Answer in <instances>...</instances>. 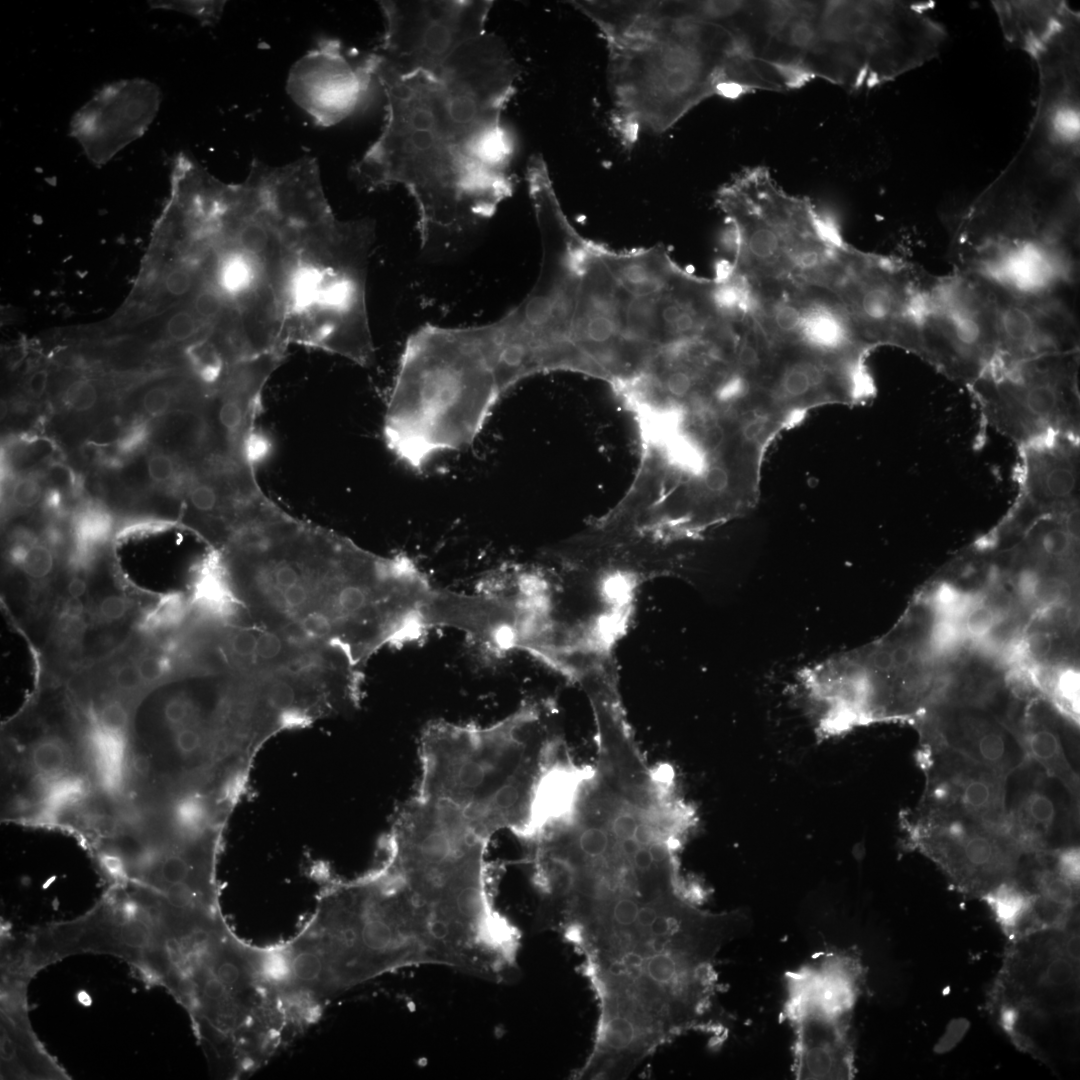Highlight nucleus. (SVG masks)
<instances>
[{
    "label": "nucleus",
    "instance_id": "obj_1",
    "mask_svg": "<svg viewBox=\"0 0 1080 1080\" xmlns=\"http://www.w3.org/2000/svg\"><path fill=\"white\" fill-rule=\"evenodd\" d=\"M519 74L502 39L488 32L436 77L376 74L385 120L351 166L352 179L368 191L405 188L424 246L488 220L514 188V143L502 113Z\"/></svg>",
    "mask_w": 1080,
    "mask_h": 1080
},
{
    "label": "nucleus",
    "instance_id": "obj_2",
    "mask_svg": "<svg viewBox=\"0 0 1080 1080\" xmlns=\"http://www.w3.org/2000/svg\"><path fill=\"white\" fill-rule=\"evenodd\" d=\"M265 742L229 676L163 683L130 709L121 739V793L148 814L205 801L236 805Z\"/></svg>",
    "mask_w": 1080,
    "mask_h": 1080
},
{
    "label": "nucleus",
    "instance_id": "obj_3",
    "mask_svg": "<svg viewBox=\"0 0 1080 1080\" xmlns=\"http://www.w3.org/2000/svg\"><path fill=\"white\" fill-rule=\"evenodd\" d=\"M608 49L611 121L627 147L642 131L665 132L713 95L735 97L744 61L736 35L697 1H644Z\"/></svg>",
    "mask_w": 1080,
    "mask_h": 1080
},
{
    "label": "nucleus",
    "instance_id": "obj_4",
    "mask_svg": "<svg viewBox=\"0 0 1080 1080\" xmlns=\"http://www.w3.org/2000/svg\"><path fill=\"white\" fill-rule=\"evenodd\" d=\"M358 549L284 512L234 536L220 566L247 616L304 649L328 652L338 647V592Z\"/></svg>",
    "mask_w": 1080,
    "mask_h": 1080
},
{
    "label": "nucleus",
    "instance_id": "obj_5",
    "mask_svg": "<svg viewBox=\"0 0 1080 1080\" xmlns=\"http://www.w3.org/2000/svg\"><path fill=\"white\" fill-rule=\"evenodd\" d=\"M639 584L636 572L621 567L590 576L517 567L513 650L527 652L567 679L592 662L613 658Z\"/></svg>",
    "mask_w": 1080,
    "mask_h": 1080
},
{
    "label": "nucleus",
    "instance_id": "obj_6",
    "mask_svg": "<svg viewBox=\"0 0 1080 1080\" xmlns=\"http://www.w3.org/2000/svg\"><path fill=\"white\" fill-rule=\"evenodd\" d=\"M1080 149L1058 134L1029 129L1004 171L970 205L957 238L966 243L1076 245Z\"/></svg>",
    "mask_w": 1080,
    "mask_h": 1080
},
{
    "label": "nucleus",
    "instance_id": "obj_7",
    "mask_svg": "<svg viewBox=\"0 0 1080 1080\" xmlns=\"http://www.w3.org/2000/svg\"><path fill=\"white\" fill-rule=\"evenodd\" d=\"M932 3L820 1L816 43L829 80L851 89L891 81L938 56L945 28Z\"/></svg>",
    "mask_w": 1080,
    "mask_h": 1080
},
{
    "label": "nucleus",
    "instance_id": "obj_8",
    "mask_svg": "<svg viewBox=\"0 0 1080 1080\" xmlns=\"http://www.w3.org/2000/svg\"><path fill=\"white\" fill-rule=\"evenodd\" d=\"M857 957L831 952L786 974L783 1014L794 1030L797 1079H850V1020L862 980Z\"/></svg>",
    "mask_w": 1080,
    "mask_h": 1080
},
{
    "label": "nucleus",
    "instance_id": "obj_9",
    "mask_svg": "<svg viewBox=\"0 0 1080 1080\" xmlns=\"http://www.w3.org/2000/svg\"><path fill=\"white\" fill-rule=\"evenodd\" d=\"M1079 351L996 359L967 388L988 424L1018 446L1044 436L1079 437Z\"/></svg>",
    "mask_w": 1080,
    "mask_h": 1080
},
{
    "label": "nucleus",
    "instance_id": "obj_10",
    "mask_svg": "<svg viewBox=\"0 0 1080 1080\" xmlns=\"http://www.w3.org/2000/svg\"><path fill=\"white\" fill-rule=\"evenodd\" d=\"M717 203L729 224L732 268L752 283L788 281L791 252L826 223L807 199L783 191L762 166L737 174L719 190Z\"/></svg>",
    "mask_w": 1080,
    "mask_h": 1080
},
{
    "label": "nucleus",
    "instance_id": "obj_11",
    "mask_svg": "<svg viewBox=\"0 0 1080 1080\" xmlns=\"http://www.w3.org/2000/svg\"><path fill=\"white\" fill-rule=\"evenodd\" d=\"M909 351L966 386L998 357L992 286L968 271L926 274Z\"/></svg>",
    "mask_w": 1080,
    "mask_h": 1080
},
{
    "label": "nucleus",
    "instance_id": "obj_12",
    "mask_svg": "<svg viewBox=\"0 0 1080 1080\" xmlns=\"http://www.w3.org/2000/svg\"><path fill=\"white\" fill-rule=\"evenodd\" d=\"M491 0L379 1L381 42L369 53L374 77L438 76L450 58L484 35Z\"/></svg>",
    "mask_w": 1080,
    "mask_h": 1080
},
{
    "label": "nucleus",
    "instance_id": "obj_13",
    "mask_svg": "<svg viewBox=\"0 0 1080 1080\" xmlns=\"http://www.w3.org/2000/svg\"><path fill=\"white\" fill-rule=\"evenodd\" d=\"M926 274L899 259L850 248L830 290L865 342L909 350Z\"/></svg>",
    "mask_w": 1080,
    "mask_h": 1080
},
{
    "label": "nucleus",
    "instance_id": "obj_14",
    "mask_svg": "<svg viewBox=\"0 0 1080 1080\" xmlns=\"http://www.w3.org/2000/svg\"><path fill=\"white\" fill-rule=\"evenodd\" d=\"M446 361L457 399L480 418L490 417L503 394L520 378L548 369L505 314L482 325L452 327Z\"/></svg>",
    "mask_w": 1080,
    "mask_h": 1080
},
{
    "label": "nucleus",
    "instance_id": "obj_15",
    "mask_svg": "<svg viewBox=\"0 0 1080 1080\" xmlns=\"http://www.w3.org/2000/svg\"><path fill=\"white\" fill-rule=\"evenodd\" d=\"M907 825L909 843L963 893L981 897L1014 878L1027 855L1005 828L971 819L917 812Z\"/></svg>",
    "mask_w": 1080,
    "mask_h": 1080
},
{
    "label": "nucleus",
    "instance_id": "obj_16",
    "mask_svg": "<svg viewBox=\"0 0 1080 1080\" xmlns=\"http://www.w3.org/2000/svg\"><path fill=\"white\" fill-rule=\"evenodd\" d=\"M959 269L1016 296H1064L1076 280L1075 246L992 243L960 248Z\"/></svg>",
    "mask_w": 1080,
    "mask_h": 1080
},
{
    "label": "nucleus",
    "instance_id": "obj_17",
    "mask_svg": "<svg viewBox=\"0 0 1080 1080\" xmlns=\"http://www.w3.org/2000/svg\"><path fill=\"white\" fill-rule=\"evenodd\" d=\"M160 104V88L147 79L106 84L73 115L70 135L92 164L102 166L145 134Z\"/></svg>",
    "mask_w": 1080,
    "mask_h": 1080
},
{
    "label": "nucleus",
    "instance_id": "obj_18",
    "mask_svg": "<svg viewBox=\"0 0 1080 1080\" xmlns=\"http://www.w3.org/2000/svg\"><path fill=\"white\" fill-rule=\"evenodd\" d=\"M373 79L369 55L352 62L339 40L321 38L291 67L286 91L317 125L329 127L357 110Z\"/></svg>",
    "mask_w": 1080,
    "mask_h": 1080
},
{
    "label": "nucleus",
    "instance_id": "obj_19",
    "mask_svg": "<svg viewBox=\"0 0 1080 1080\" xmlns=\"http://www.w3.org/2000/svg\"><path fill=\"white\" fill-rule=\"evenodd\" d=\"M1076 804V796L1029 759L1006 778L1007 830L1025 854L1072 844Z\"/></svg>",
    "mask_w": 1080,
    "mask_h": 1080
},
{
    "label": "nucleus",
    "instance_id": "obj_20",
    "mask_svg": "<svg viewBox=\"0 0 1080 1080\" xmlns=\"http://www.w3.org/2000/svg\"><path fill=\"white\" fill-rule=\"evenodd\" d=\"M926 746L919 754L926 783L918 812L967 818L1007 830V776L947 749Z\"/></svg>",
    "mask_w": 1080,
    "mask_h": 1080
},
{
    "label": "nucleus",
    "instance_id": "obj_21",
    "mask_svg": "<svg viewBox=\"0 0 1080 1080\" xmlns=\"http://www.w3.org/2000/svg\"><path fill=\"white\" fill-rule=\"evenodd\" d=\"M991 286L997 309L996 359L1019 361L1079 351L1076 316L1064 296L1023 297Z\"/></svg>",
    "mask_w": 1080,
    "mask_h": 1080
},
{
    "label": "nucleus",
    "instance_id": "obj_22",
    "mask_svg": "<svg viewBox=\"0 0 1080 1080\" xmlns=\"http://www.w3.org/2000/svg\"><path fill=\"white\" fill-rule=\"evenodd\" d=\"M1018 448V510L1063 514L1078 507V436L1049 435Z\"/></svg>",
    "mask_w": 1080,
    "mask_h": 1080
},
{
    "label": "nucleus",
    "instance_id": "obj_23",
    "mask_svg": "<svg viewBox=\"0 0 1080 1080\" xmlns=\"http://www.w3.org/2000/svg\"><path fill=\"white\" fill-rule=\"evenodd\" d=\"M927 744L952 751L1004 776L1028 759L1017 735L997 722L975 715L945 722Z\"/></svg>",
    "mask_w": 1080,
    "mask_h": 1080
},
{
    "label": "nucleus",
    "instance_id": "obj_24",
    "mask_svg": "<svg viewBox=\"0 0 1080 1080\" xmlns=\"http://www.w3.org/2000/svg\"><path fill=\"white\" fill-rule=\"evenodd\" d=\"M1004 39L1030 56L1066 21L1065 1H992Z\"/></svg>",
    "mask_w": 1080,
    "mask_h": 1080
},
{
    "label": "nucleus",
    "instance_id": "obj_25",
    "mask_svg": "<svg viewBox=\"0 0 1080 1080\" xmlns=\"http://www.w3.org/2000/svg\"><path fill=\"white\" fill-rule=\"evenodd\" d=\"M600 252L616 280L632 296L662 291L679 271L659 247L628 253H614L601 247Z\"/></svg>",
    "mask_w": 1080,
    "mask_h": 1080
},
{
    "label": "nucleus",
    "instance_id": "obj_26",
    "mask_svg": "<svg viewBox=\"0 0 1080 1080\" xmlns=\"http://www.w3.org/2000/svg\"><path fill=\"white\" fill-rule=\"evenodd\" d=\"M1027 758L1078 797L1079 779L1057 730L1034 723L1018 736Z\"/></svg>",
    "mask_w": 1080,
    "mask_h": 1080
},
{
    "label": "nucleus",
    "instance_id": "obj_27",
    "mask_svg": "<svg viewBox=\"0 0 1080 1080\" xmlns=\"http://www.w3.org/2000/svg\"><path fill=\"white\" fill-rule=\"evenodd\" d=\"M981 899L988 904L1003 931L1013 941L1027 936L1037 894L1026 884L1015 876L997 884Z\"/></svg>",
    "mask_w": 1080,
    "mask_h": 1080
},
{
    "label": "nucleus",
    "instance_id": "obj_28",
    "mask_svg": "<svg viewBox=\"0 0 1080 1080\" xmlns=\"http://www.w3.org/2000/svg\"><path fill=\"white\" fill-rule=\"evenodd\" d=\"M1033 677L1037 688L1047 692L1063 713L1078 721L1079 675L1075 670L1066 669L1054 675L1039 671Z\"/></svg>",
    "mask_w": 1080,
    "mask_h": 1080
},
{
    "label": "nucleus",
    "instance_id": "obj_29",
    "mask_svg": "<svg viewBox=\"0 0 1080 1080\" xmlns=\"http://www.w3.org/2000/svg\"><path fill=\"white\" fill-rule=\"evenodd\" d=\"M668 458L681 471L703 477L709 468L707 448L689 435L677 434L668 442Z\"/></svg>",
    "mask_w": 1080,
    "mask_h": 1080
},
{
    "label": "nucleus",
    "instance_id": "obj_30",
    "mask_svg": "<svg viewBox=\"0 0 1080 1080\" xmlns=\"http://www.w3.org/2000/svg\"><path fill=\"white\" fill-rule=\"evenodd\" d=\"M225 1H149L152 8L173 10L196 18L203 25H213L223 13Z\"/></svg>",
    "mask_w": 1080,
    "mask_h": 1080
},
{
    "label": "nucleus",
    "instance_id": "obj_31",
    "mask_svg": "<svg viewBox=\"0 0 1080 1080\" xmlns=\"http://www.w3.org/2000/svg\"><path fill=\"white\" fill-rule=\"evenodd\" d=\"M165 333L171 341L185 343L188 348L197 345L201 340V328L197 319L190 311L183 308L173 311L168 317Z\"/></svg>",
    "mask_w": 1080,
    "mask_h": 1080
},
{
    "label": "nucleus",
    "instance_id": "obj_32",
    "mask_svg": "<svg viewBox=\"0 0 1080 1080\" xmlns=\"http://www.w3.org/2000/svg\"><path fill=\"white\" fill-rule=\"evenodd\" d=\"M20 566L28 578L42 581L52 573L54 568L52 551L43 544L31 545L23 552Z\"/></svg>",
    "mask_w": 1080,
    "mask_h": 1080
},
{
    "label": "nucleus",
    "instance_id": "obj_33",
    "mask_svg": "<svg viewBox=\"0 0 1080 1080\" xmlns=\"http://www.w3.org/2000/svg\"><path fill=\"white\" fill-rule=\"evenodd\" d=\"M1045 852L1055 870L1070 883L1079 886V847L1075 844H1069Z\"/></svg>",
    "mask_w": 1080,
    "mask_h": 1080
},
{
    "label": "nucleus",
    "instance_id": "obj_34",
    "mask_svg": "<svg viewBox=\"0 0 1080 1080\" xmlns=\"http://www.w3.org/2000/svg\"><path fill=\"white\" fill-rule=\"evenodd\" d=\"M997 615L993 608L983 603H975L964 615V628L971 636H986L996 625Z\"/></svg>",
    "mask_w": 1080,
    "mask_h": 1080
},
{
    "label": "nucleus",
    "instance_id": "obj_35",
    "mask_svg": "<svg viewBox=\"0 0 1080 1080\" xmlns=\"http://www.w3.org/2000/svg\"><path fill=\"white\" fill-rule=\"evenodd\" d=\"M98 399L96 387L86 379L72 382L65 391L64 400L69 408L77 412L91 410Z\"/></svg>",
    "mask_w": 1080,
    "mask_h": 1080
},
{
    "label": "nucleus",
    "instance_id": "obj_36",
    "mask_svg": "<svg viewBox=\"0 0 1080 1080\" xmlns=\"http://www.w3.org/2000/svg\"><path fill=\"white\" fill-rule=\"evenodd\" d=\"M1068 587L1067 585L1054 577H1041L1038 576L1032 600L1037 601L1041 605H1055L1060 604L1067 598Z\"/></svg>",
    "mask_w": 1080,
    "mask_h": 1080
},
{
    "label": "nucleus",
    "instance_id": "obj_37",
    "mask_svg": "<svg viewBox=\"0 0 1080 1080\" xmlns=\"http://www.w3.org/2000/svg\"><path fill=\"white\" fill-rule=\"evenodd\" d=\"M40 497V483L33 477H21L12 487L11 500L19 508L25 509L36 505Z\"/></svg>",
    "mask_w": 1080,
    "mask_h": 1080
},
{
    "label": "nucleus",
    "instance_id": "obj_38",
    "mask_svg": "<svg viewBox=\"0 0 1080 1080\" xmlns=\"http://www.w3.org/2000/svg\"><path fill=\"white\" fill-rule=\"evenodd\" d=\"M193 287L191 272L182 264L172 267L164 277L165 291L174 298H184Z\"/></svg>",
    "mask_w": 1080,
    "mask_h": 1080
},
{
    "label": "nucleus",
    "instance_id": "obj_39",
    "mask_svg": "<svg viewBox=\"0 0 1080 1080\" xmlns=\"http://www.w3.org/2000/svg\"><path fill=\"white\" fill-rule=\"evenodd\" d=\"M174 400L173 392L165 386H155L148 389L142 398L144 411L153 417L164 415L172 407Z\"/></svg>",
    "mask_w": 1080,
    "mask_h": 1080
},
{
    "label": "nucleus",
    "instance_id": "obj_40",
    "mask_svg": "<svg viewBox=\"0 0 1080 1080\" xmlns=\"http://www.w3.org/2000/svg\"><path fill=\"white\" fill-rule=\"evenodd\" d=\"M695 384L696 378L692 371L683 367L672 369L664 378L666 391L675 398L686 397Z\"/></svg>",
    "mask_w": 1080,
    "mask_h": 1080
},
{
    "label": "nucleus",
    "instance_id": "obj_41",
    "mask_svg": "<svg viewBox=\"0 0 1080 1080\" xmlns=\"http://www.w3.org/2000/svg\"><path fill=\"white\" fill-rule=\"evenodd\" d=\"M113 685L116 693L128 696L139 693L145 687L136 664L120 666L114 674Z\"/></svg>",
    "mask_w": 1080,
    "mask_h": 1080
},
{
    "label": "nucleus",
    "instance_id": "obj_42",
    "mask_svg": "<svg viewBox=\"0 0 1080 1080\" xmlns=\"http://www.w3.org/2000/svg\"><path fill=\"white\" fill-rule=\"evenodd\" d=\"M147 471L153 481L165 483L175 477L177 467L172 457L167 454L157 453L148 458Z\"/></svg>",
    "mask_w": 1080,
    "mask_h": 1080
},
{
    "label": "nucleus",
    "instance_id": "obj_43",
    "mask_svg": "<svg viewBox=\"0 0 1080 1080\" xmlns=\"http://www.w3.org/2000/svg\"><path fill=\"white\" fill-rule=\"evenodd\" d=\"M1052 636L1044 631L1033 632L1023 642V651L1033 660H1044L1052 650Z\"/></svg>",
    "mask_w": 1080,
    "mask_h": 1080
},
{
    "label": "nucleus",
    "instance_id": "obj_44",
    "mask_svg": "<svg viewBox=\"0 0 1080 1080\" xmlns=\"http://www.w3.org/2000/svg\"><path fill=\"white\" fill-rule=\"evenodd\" d=\"M136 667L145 686L156 684L164 678L166 672L164 661L156 655L142 657Z\"/></svg>",
    "mask_w": 1080,
    "mask_h": 1080
},
{
    "label": "nucleus",
    "instance_id": "obj_45",
    "mask_svg": "<svg viewBox=\"0 0 1080 1080\" xmlns=\"http://www.w3.org/2000/svg\"><path fill=\"white\" fill-rule=\"evenodd\" d=\"M703 483L705 488L712 493H721L729 485V473L723 466L710 465L704 473Z\"/></svg>",
    "mask_w": 1080,
    "mask_h": 1080
},
{
    "label": "nucleus",
    "instance_id": "obj_46",
    "mask_svg": "<svg viewBox=\"0 0 1080 1080\" xmlns=\"http://www.w3.org/2000/svg\"><path fill=\"white\" fill-rule=\"evenodd\" d=\"M958 627L952 619H943L934 628L932 639L937 647L947 648L954 644L958 638Z\"/></svg>",
    "mask_w": 1080,
    "mask_h": 1080
},
{
    "label": "nucleus",
    "instance_id": "obj_47",
    "mask_svg": "<svg viewBox=\"0 0 1080 1080\" xmlns=\"http://www.w3.org/2000/svg\"><path fill=\"white\" fill-rule=\"evenodd\" d=\"M127 611V603L122 596L108 595L99 604L100 615L110 621L121 619Z\"/></svg>",
    "mask_w": 1080,
    "mask_h": 1080
},
{
    "label": "nucleus",
    "instance_id": "obj_48",
    "mask_svg": "<svg viewBox=\"0 0 1080 1080\" xmlns=\"http://www.w3.org/2000/svg\"><path fill=\"white\" fill-rule=\"evenodd\" d=\"M48 372L45 369L35 371L27 380V390L34 397H41L48 386Z\"/></svg>",
    "mask_w": 1080,
    "mask_h": 1080
},
{
    "label": "nucleus",
    "instance_id": "obj_49",
    "mask_svg": "<svg viewBox=\"0 0 1080 1080\" xmlns=\"http://www.w3.org/2000/svg\"><path fill=\"white\" fill-rule=\"evenodd\" d=\"M67 592L73 599H80L86 592V583L79 577L72 578L67 585Z\"/></svg>",
    "mask_w": 1080,
    "mask_h": 1080
}]
</instances>
